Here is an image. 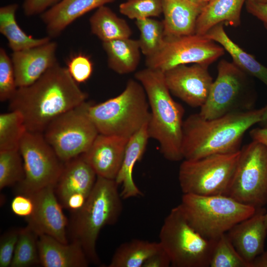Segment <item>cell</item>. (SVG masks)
<instances>
[{"mask_svg": "<svg viewBox=\"0 0 267 267\" xmlns=\"http://www.w3.org/2000/svg\"><path fill=\"white\" fill-rule=\"evenodd\" d=\"M159 242L134 239L121 244L115 251L108 267H142L161 248Z\"/></svg>", "mask_w": 267, "mask_h": 267, "instance_id": "obj_29", "label": "cell"}, {"mask_svg": "<svg viewBox=\"0 0 267 267\" xmlns=\"http://www.w3.org/2000/svg\"><path fill=\"white\" fill-rule=\"evenodd\" d=\"M165 38L195 33L197 19L206 4L199 0H162Z\"/></svg>", "mask_w": 267, "mask_h": 267, "instance_id": "obj_19", "label": "cell"}, {"mask_svg": "<svg viewBox=\"0 0 267 267\" xmlns=\"http://www.w3.org/2000/svg\"><path fill=\"white\" fill-rule=\"evenodd\" d=\"M88 112L99 134L127 138L147 123L150 115L145 90L133 79L118 95L98 104L90 102Z\"/></svg>", "mask_w": 267, "mask_h": 267, "instance_id": "obj_5", "label": "cell"}, {"mask_svg": "<svg viewBox=\"0 0 267 267\" xmlns=\"http://www.w3.org/2000/svg\"><path fill=\"white\" fill-rule=\"evenodd\" d=\"M118 186L115 180L97 176L84 206L75 213L74 241L81 244L89 261L96 265L100 264L96 250L99 233L105 226L115 224L123 210Z\"/></svg>", "mask_w": 267, "mask_h": 267, "instance_id": "obj_4", "label": "cell"}, {"mask_svg": "<svg viewBox=\"0 0 267 267\" xmlns=\"http://www.w3.org/2000/svg\"><path fill=\"white\" fill-rule=\"evenodd\" d=\"M251 267H267V250L264 251L255 259Z\"/></svg>", "mask_w": 267, "mask_h": 267, "instance_id": "obj_45", "label": "cell"}, {"mask_svg": "<svg viewBox=\"0 0 267 267\" xmlns=\"http://www.w3.org/2000/svg\"><path fill=\"white\" fill-rule=\"evenodd\" d=\"M97 178L92 168L81 155L64 162L60 176L55 186V193L64 205L72 194L81 193L87 197Z\"/></svg>", "mask_w": 267, "mask_h": 267, "instance_id": "obj_22", "label": "cell"}, {"mask_svg": "<svg viewBox=\"0 0 267 267\" xmlns=\"http://www.w3.org/2000/svg\"><path fill=\"white\" fill-rule=\"evenodd\" d=\"M24 178L19 183L20 193H33L49 186L55 187L64 164L45 140L43 133L27 131L19 146Z\"/></svg>", "mask_w": 267, "mask_h": 267, "instance_id": "obj_12", "label": "cell"}, {"mask_svg": "<svg viewBox=\"0 0 267 267\" xmlns=\"http://www.w3.org/2000/svg\"><path fill=\"white\" fill-rule=\"evenodd\" d=\"M18 88L11 60L6 50L0 48V100H9Z\"/></svg>", "mask_w": 267, "mask_h": 267, "instance_id": "obj_36", "label": "cell"}, {"mask_svg": "<svg viewBox=\"0 0 267 267\" xmlns=\"http://www.w3.org/2000/svg\"><path fill=\"white\" fill-rule=\"evenodd\" d=\"M245 3L247 11L260 20L267 29V1L256 2L246 0Z\"/></svg>", "mask_w": 267, "mask_h": 267, "instance_id": "obj_41", "label": "cell"}, {"mask_svg": "<svg viewBox=\"0 0 267 267\" xmlns=\"http://www.w3.org/2000/svg\"><path fill=\"white\" fill-rule=\"evenodd\" d=\"M199 0L202 1L203 3H205L207 4L209 1H210L211 0Z\"/></svg>", "mask_w": 267, "mask_h": 267, "instance_id": "obj_49", "label": "cell"}, {"mask_svg": "<svg viewBox=\"0 0 267 267\" xmlns=\"http://www.w3.org/2000/svg\"><path fill=\"white\" fill-rule=\"evenodd\" d=\"M210 267H251L235 249L226 233L216 240Z\"/></svg>", "mask_w": 267, "mask_h": 267, "instance_id": "obj_34", "label": "cell"}, {"mask_svg": "<svg viewBox=\"0 0 267 267\" xmlns=\"http://www.w3.org/2000/svg\"><path fill=\"white\" fill-rule=\"evenodd\" d=\"M87 97L67 67L57 62L34 83L18 88L9 107L22 115L27 131L43 133L52 120Z\"/></svg>", "mask_w": 267, "mask_h": 267, "instance_id": "obj_1", "label": "cell"}, {"mask_svg": "<svg viewBox=\"0 0 267 267\" xmlns=\"http://www.w3.org/2000/svg\"><path fill=\"white\" fill-rule=\"evenodd\" d=\"M102 47L107 56L108 67L120 75L134 71L140 58V48L138 40L130 38L102 42Z\"/></svg>", "mask_w": 267, "mask_h": 267, "instance_id": "obj_26", "label": "cell"}, {"mask_svg": "<svg viewBox=\"0 0 267 267\" xmlns=\"http://www.w3.org/2000/svg\"><path fill=\"white\" fill-rule=\"evenodd\" d=\"M91 32L102 42L130 38L132 32L126 21L105 5L97 8L90 16Z\"/></svg>", "mask_w": 267, "mask_h": 267, "instance_id": "obj_28", "label": "cell"}, {"mask_svg": "<svg viewBox=\"0 0 267 267\" xmlns=\"http://www.w3.org/2000/svg\"><path fill=\"white\" fill-rule=\"evenodd\" d=\"M208 66L180 65L164 72L171 93L192 107H201L206 101L213 81Z\"/></svg>", "mask_w": 267, "mask_h": 267, "instance_id": "obj_14", "label": "cell"}, {"mask_svg": "<svg viewBox=\"0 0 267 267\" xmlns=\"http://www.w3.org/2000/svg\"><path fill=\"white\" fill-rule=\"evenodd\" d=\"M39 235L29 225L20 229L10 267H29L40 264Z\"/></svg>", "mask_w": 267, "mask_h": 267, "instance_id": "obj_31", "label": "cell"}, {"mask_svg": "<svg viewBox=\"0 0 267 267\" xmlns=\"http://www.w3.org/2000/svg\"><path fill=\"white\" fill-rule=\"evenodd\" d=\"M264 107L206 119L199 113L183 121L181 152L184 159L236 152L245 133L261 120Z\"/></svg>", "mask_w": 267, "mask_h": 267, "instance_id": "obj_2", "label": "cell"}, {"mask_svg": "<svg viewBox=\"0 0 267 267\" xmlns=\"http://www.w3.org/2000/svg\"><path fill=\"white\" fill-rule=\"evenodd\" d=\"M119 11L135 20L158 17L163 12L162 0H126L120 4Z\"/></svg>", "mask_w": 267, "mask_h": 267, "instance_id": "obj_35", "label": "cell"}, {"mask_svg": "<svg viewBox=\"0 0 267 267\" xmlns=\"http://www.w3.org/2000/svg\"><path fill=\"white\" fill-rule=\"evenodd\" d=\"M227 195L256 208L267 203V146L252 140L241 148Z\"/></svg>", "mask_w": 267, "mask_h": 267, "instance_id": "obj_11", "label": "cell"}, {"mask_svg": "<svg viewBox=\"0 0 267 267\" xmlns=\"http://www.w3.org/2000/svg\"><path fill=\"white\" fill-rule=\"evenodd\" d=\"M178 206L191 226L211 240L252 216L257 209L226 195L183 194Z\"/></svg>", "mask_w": 267, "mask_h": 267, "instance_id": "obj_6", "label": "cell"}, {"mask_svg": "<svg viewBox=\"0 0 267 267\" xmlns=\"http://www.w3.org/2000/svg\"><path fill=\"white\" fill-rule=\"evenodd\" d=\"M240 151L195 160L184 159L178 171V181L183 194L227 195Z\"/></svg>", "mask_w": 267, "mask_h": 267, "instance_id": "obj_9", "label": "cell"}, {"mask_svg": "<svg viewBox=\"0 0 267 267\" xmlns=\"http://www.w3.org/2000/svg\"><path fill=\"white\" fill-rule=\"evenodd\" d=\"M57 44L49 42L26 49L13 51L11 60L17 88L31 85L57 62Z\"/></svg>", "mask_w": 267, "mask_h": 267, "instance_id": "obj_17", "label": "cell"}, {"mask_svg": "<svg viewBox=\"0 0 267 267\" xmlns=\"http://www.w3.org/2000/svg\"><path fill=\"white\" fill-rule=\"evenodd\" d=\"M147 125L130 137L126 145L122 164L115 179L118 184L122 186L120 194L123 199L143 195L134 180L133 170L136 163L141 160L149 138Z\"/></svg>", "mask_w": 267, "mask_h": 267, "instance_id": "obj_23", "label": "cell"}, {"mask_svg": "<svg viewBox=\"0 0 267 267\" xmlns=\"http://www.w3.org/2000/svg\"><path fill=\"white\" fill-rule=\"evenodd\" d=\"M10 208L15 215L26 219L33 213L35 204L30 195L19 193L13 198Z\"/></svg>", "mask_w": 267, "mask_h": 267, "instance_id": "obj_39", "label": "cell"}, {"mask_svg": "<svg viewBox=\"0 0 267 267\" xmlns=\"http://www.w3.org/2000/svg\"><path fill=\"white\" fill-rule=\"evenodd\" d=\"M54 186L43 188L29 194L35 204L32 215L26 218L28 224L38 235L46 234L67 243V220L58 202Z\"/></svg>", "mask_w": 267, "mask_h": 267, "instance_id": "obj_15", "label": "cell"}, {"mask_svg": "<svg viewBox=\"0 0 267 267\" xmlns=\"http://www.w3.org/2000/svg\"><path fill=\"white\" fill-rule=\"evenodd\" d=\"M86 101L52 120L43 134L58 158L67 162L85 153L99 134Z\"/></svg>", "mask_w": 267, "mask_h": 267, "instance_id": "obj_10", "label": "cell"}, {"mask_svg": "<svg viewBox=\"0 0 267 267\" xmlns=\"http://www.w3.org/2000/svg\"><path fill=\"white\" fill-rule=\"evenodd\" d=\"M218 75L213 81L199 115L211 119L230 113L254 109L257 93L251 76L233 62L222 60L217 67Z\"/></svg>", "mask_w": 267, "mask_h": 267, "instance_id": "obj_7", "label": "cell"}, {"mask_svg": "<svg viewBox=\"0 0 267 267\" xmlns=\"http://www.w3.org/2000/svg\"><path fill=\"white\" fill-rule=\"evenodd\" d=\"M254 2H265L267 1V0H250Z\"/></svg>", "mask_w": 267, "mask_h": 267, "instance_id": "obj_47", "label": "cell"}, {"mask_svg": "<svg viewBox=\"0 0 267 267\" xmlns=\"http://www.w3.org/2000/svg\"><path fill=\"white\" fill-rule=\"evenodd\" d=\"M67 68L74 81L80 84L89 79L92 73L93 65L89 57L80 53L70 59Z\"/></svg>", "mask_w": 267, "mask_h": 267, "instance_id": "obj_37", "label": "cell"}, {"mask_svg": "<svg viewBox=\"0 0 267 267\" xmlns=\"http://www.w3.org/2000/svg\"><path fill=\"white\" fill-rule=\"evenodd\" d=\"M20 229H12L3 234L0 240V267H10Z\"/></svg>", "mask_w": 267, "mask_h": 267, "instance_id": "obj_38", "label": "cell"}, {"mask_svg": "<svg viewBox=\"0 0 267 267\" xmlns=\"http://www.w3.org/2000/svg\"><path fill=\"white\" fill-rule=\"evenodd\" d=\"M204 35L220 44L239 68L250 76L257 78L267 87V67L235 44L227 36L223 24L216 25Z\"/></svg>", "mask_w": 267, "mask_h": 267, "instance_id": "obj_25", "label": "cell"}, {"mask_svg": "<svg viewBox=\"0 0 267 267\" xmlns=\"http://www.w3.org/2000/svg\"><path fill=\"white\" fill-rule=\"evenodd\" d=\"M18 5L12 3L0 8V32L6 38L8 46L13 51L22 50L47 43V36L35 38L25 33L17 23L15 17Z\"/></svg>", "mask_w": 267, "mask_h": 267, "instance_id": "obj_27", "label": "cell"}, {"mask_svg": "<svg viewBox=\"0 0 267 267\" xmlns=\"http://www.w3.org/2000/svg\"><path fill=\"white\" fill-rule=\"evenodd\" d=\"M159 241L174 267H208L216 240L208 239L187 222L179 206L173 208L160 229Z\"/></svg>", "mask_w": 267, "mask_h": 267, "instance_id": "obj_8", "label": "cell"}, {"mask_svg": "<svg viewBox=\"0 0 267 267\" xmlns=\"http://www.w3.org/2000/svg\"><path fill=\"white\" fill-rule=\"evenodd\" d=\"M225 50L205 35L194 34L167 39L154 55L146 58V67L163 72L176 66L189 64L209 66L223 55Z\"/></svg>", "mask_w": 267, "mask_h": 267, "instance_id": "obj_13", "label": "cell"}, {"mask_svg": "<svg viewBox=\"0 0 267 267\" xmlns=\"http://www.w3.org/2000/svg\"><path fill=\"white\" fill-rule=\"evenodd\" d=\"M60 0H24L23 9L27 16L42 14Z\"/></svg>", "mask_w": 267, "mask_h": 267, "instance_id": "obj_40", "label": "cell"}, {"mask_svg": "<svg viewBox=\"0 0 267 267\" xmlns=\"http://www.w3.org/2000/svg\"><path fill=\"white\" fill-rule=\"evenodd\" d=\"M129 138L99 134L81 156L99 176L115 180L121 167Z\"/></svg>", "mask_w": 267, "mask_h": 267, "instance_id": "obj_16", "label": "cell"}, {"mask_svg": "<svg viewBox=\"0 0 267 267\" xmlns=\"http://www.w3.org/2000/svg\"><path fill=\"white\" fill-rule=\"evenodd\" d=\"M246 0H211L203 8L196 23L195 33L204 35L220 24L238 27L241 23V12Z\"/></svg>", "mask_w": 267, "mask_h": 267, "instance_id": "obj_24", "label": "cell"}, {"mask_svg": "<svg viewBox=\"0 0 267 267\" xmlns=\"http://www.w3.org/2000/svg\"><path fill=\"white\" fill-rule=\"evenodd\" d=\"M249 135L252 140L260 142L267 146V129L262 127L254 128L250 131Z\"/></svg>", "mask_w": 267, "mask_h": 267, "instance_id": "obj_44", "label": "cell"}, {"mask_svg": "<svg viewBox=\"0 0 267 267\" xmlns=\"http://www.w3.org/2000/svg\"><path fill=\"white\" fill-rule=\"evenodd\" d=\"M115 0H60L41 14L48 37L58 36L86 13Z\"/></svg>", "mask_w": 267, "mask_h": 267, "instance_id": "obj_20", "label": "cell"}, {"mask_svg": "<svg viewBox=\"0 0 267 267\" xmlns=\"http://www.w3.org/2000/svg\"><path fill=\"white\" fill-rule=\"evenodd\" d=\"M27 131L22 115L10 110L0 115V151L19 150L21 141Z\"/></svg>", "mask_w": 267, "mask_h": 267, "instance_id": "obj_32", "label": "cell"}, {"mask_svg": "<svg viewBox=\"0 0 267 267\" xmlns=\"http://www.w3.org/2000/svg\"><path fill=\"white\" fill-rule=\"evenodd\" d=\"M148 99L150 115L147 128L150 138L156 140L163 157L172 162L183 159L181 152L184 109L172 97L164 72L146 67L134 74Z\"/></svg>", "mask_w": 267, "mask_h": 267, "instance_id": "obj_3", "label": "cell"}, {"mask_svg": "<svg viewBox=\"0 0 267 267\" xmlns=\"http://www.w3.org/2000/svg\"><path fill=\"white\" fill-rule=\"evenodd\" d=\"M260 127L267 129V104L264 107V112L261 121L258 123Z\"/></svg>", "mask_w": 267, "mask_h": 267, "instance_id": "obj_46", "label": "cell"}, {"mask_svg": "<svg viewBox=\"0 0 267 267\" xmlns=\"http://www.w3.org/2000/svg\"><path fill=\"white\" fill-rule=\"evenodd\" d=\"M265 224L266 227L267 228V212H266L265 215Z\"/></svg>", "mask_w": 267, "mask_h": 267, "instance_id": "obj_48", "label": "cell"}, {"mask_svg": "<svg viewBox=\"0 0 267 267\" xmlns=\"http://www.w3.org/2000/svg\"><path fill=\"white\" fill-rule=\"evenodd\" d=\"M87 197L81 193L71 195L63 205L69 210L76 213L84 206Z\"/></svg>", "mask_w": 267, "mask_h": 267, "instance_id": "obj_43", "label": "cell"}, {"mask_svg": "<svg viewBox=\"0 0 267 267\" xmlns=\"http://www.w3.org/2000/svg\"><path fill=\"white\" fill-rule=\"evenodd\" d=\"M19 150L0 151V189L21 182L24 178Z\"/></svg>", "mask_w": 267, "mask_h": 267, "instance_id": "obj_33", "label": "cell"}, {"mask_svg": "<svg viewBox=\"0 0 267 267\" xmlns=\"http://www.w3.org/2000/svg\"><path fill=\"white\" fill-rule=\"evenodd\" d=\"M135 23L140 33L137 40L141 52L146 58L154 55L165 41L163 21L147 18L136 20Z\"/></svg>", "mask_w": 267, "mask_h": 267, "instance_id": "obj_30", "label": "cell"}, {"mask_svg": "<svg viewBox=\"0 0 267 267\" xmlns=\"http://www.w3.org/2000/svg\"><path fill=\"white\" fill-rule=\"evenodd\" d=\"M40 265L44 267H87L89 259L81 244L62 243L46 235H39Z\"/></svg>", "mask_w": 267, "mask_h": 267, "instance_id": "obj_21", "label": "cell"}, {"mask_svg": "<svg viewBox=\"0 0 267 267\" xmlns=\"http://www.w3.org/2000/svg\"><path fill=\"white\" fill-rule=\"evenodd\" d=\"M171 266V260L168 255L161 247L145 262L142 267H169Z\"/></svg>", "mask_w": 267, "mask_h": 267, "instance_id": "obj_42", "label": "cell"}, {"mask_svg": "<svg viewBox=\"0 0 267 267\" xmlns=\"http://www.w3.org/2000/svg\"><path fill=\"white\" fill-rule=\"evenodd\" d=\"M265 208H258L254 214L233 226L226 234L232 245L251 267L255 259L264 251L267 228Z\"/></svg>", "mask_w": 267, "mask_h": 267, "instance_id": "obj_18", "label": "cell"}]
</instances>
